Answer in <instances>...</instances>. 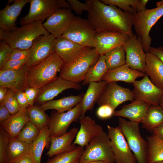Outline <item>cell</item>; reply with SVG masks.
Returning a JSON list of instances; mask_svg holds the SVG:
<instances>
[{
	"label": "cell",
	"mask_w": 163,
	"mask_h": 163,
	"mask_svg": "<svg viewBox=\"0 0 163 163\" xmlns=\"http://www.w3.org/2000/svg\"><path fill=\"white\" fill-rule=\"evenodd\" d=\"M90 5L87 19L96 33L119 32L133 36V15L117 6L107 5L98 0H87Z\"/></svg>",
	"instance_id": "obj_1"
},
{
	"label": "cell",
	"mask_w": 163,
	"mask_h": 163,
	"mask_svg": "<svg viewBox=\"0 0 163 163\" xmlns=\"http://www.w3.org/2000/svg\"><path fill=\"white\" fill-rule=\"evenodd\" d=\"M43 22L34 21L10 31L0 28V41H5L13 49H28L39 37L50 34L44 27Z\"/></svg>",
	"instance_id": "obj_2"
},
{
	"label": "cell",
	"mask_w": 163,
	"mask_h": 163,
	"mask_svg": "<svg viewBox=\"0 0 163 163\" xmlns=\"http://www.w3.org/2000/svg\"><path fill=\"white\" fill-rule=\"evenodd\" d=\"M65 63L55 52L40 63L29 67L26 78V87L41 88L55 80Z\"/></svg>",
	"instance_id": "obj_3"
},
{
	"label": "cell",
	"mask_w": 163,
	"mask_h": 163,
	"mask_svg": "<svg viewBox=\"0 0 163 163\" xmlns=\"http://www.w3.org/2000/svg\"><path fill=\"white\" fill-rule=\"evenodd\" d=\"M99 56L94 47H85L75 59L64 63L59 76L75 83L83 81L89 69L96 63Z\"/></svg>",
	"instance_id": "obj_4"
},
{
	"label": "cell",
	"mask_w": 163,
	"mask_h": 163,
	"mask_svg": "<svg viewBox=\"0 0 163 163\" xmlns=\"http://www.w3.org/2000/svg\"><path fill=\"white\" fill-rule=\"evenodd\" d=\"M119 126L137 163H150L148 142L141 134L138 122L118 118Z\"/></svg>",
	"instance_id": "obj_5"
},
{
	"label": "cell",
	"mask_w": 163,
	"mask_h": 163,
	"mask_svg": "<svg viewBox=\"0 0 163 163\" xmlns=\"http://www.w3.org/2000/svg\"><path fill=\"white\" fill-rule=\"evenodd\" d=\"M133 26L138 38L145 53L149 52L152 41L149 35L152 27L163 16V5L133 15Z\"/></svg>",
	"instance_id": "obj_6"
},
{
	"label": "cell",
	"mask_w": 163,
	"mask_h": 163,
	"mask_svg": "<svg viewBox=\"0 0 163 163\" xmlns=\"http://www.w3.org/2000/svg\"><path fill=\"white\" fill-rule=\"evenodd\" d=\"M100 161L115 163V159L108 133L104 131L92 140L85 147L80 159L81 163Z\"/></svg>",
	"instance_id": "obj_7"
},
{
	"label": "cell",
	"mask_w": 163,
	"mask_h": 163,
	"mask_svg": "<svg viewBox=\"0 0 163 163\" xmlns=\"http://www.w3.org/2000/svg\"><path fill=\"white\" fill-rule=\"evenodd\" d=\"M29 3L28 13L19 22L21 25L34 21H43L59 8H71L69 3L65 0H30Z\"/></svg>",
	"instance_id": "obj_8"
},
{
	"label": "cell",
	"mask_w": 163,
	"mask_h": 163,
	"mask_svg": "<svg viewBox=\"0 0 163 163\" xmlns=\"http://www.w3.org/2000/svg\"><path fill=\"white\" fill-rule=\"evenodd\" d=\"M96 33L87 19L75 16L67 31L62 36L83 46L93 47Z\"/></svg>",
	"instance_id": "obj_9"
},
{
	"label": "cell",
	"mask_w": 163,
	"mask_h": 163,
	"mask_svg": "<svg viewBox=\"0 0 163 163\" xmlns=\"http://www.w3.org/2000/svg\"><path fill=\"white\" fill-rule=\"evenodd\" d=\"M108 134L115 163H136L134 155L130 150L119 126L107 125Z\"/></svg>",
	"instance_id": "obj_10"
},
{
	"label": "cell",
	"mask_w": 163,
	"mask_h": 163,
	"mask_svg": "<svg viewBox=\"0 0 163 163\" xmlns=\"http://www.w3.org/2000/svg\"><path fill=\"white\" fill-rule=\"evenodd\" d=\"M82 108L81 102L70 110L59 113H53L49 124L50 137H58L67 132V129L73 122L80 119Z\"/></svg>",
	"instance_id": "obj_11"
},
{
	"label": "cell",
	"mask_w": 163,
	"mask_h": 163,
	"mask_svg": "<svg viewBox=\"0 0 163 163\" xmlns=\"http://www.w3.org/2000/svg\"><path fill=\"white\" fill-rule=\"evenodd\" d=\"M56 39L49 34L40 36L34 41L29 49V54L26 63L29 67L40 63L55 52Z\"/></svg>",
	"instance_id": "obj_12"
},
{
	"label": "cell",
	"mask_w": 163,
	"mask_h": 163,
	"mask_svg": "<svg viewBox=\"0 0 163 163\" xmlns=\"http://www.w3.org/2000/svg\"><path fill=\"white\" fill-rule=\"evenodd\" d=\"M132 91L134 100L140 101L151 105H159L163 94V90L154 85L145 74L140 80H136L133 83Z\"/></svg>",
	"instance_id": "obj_13"
},
{
	"label": "cell",
	"mask_w": 163,
	"mask_h": 163,
	"mask_svg": "<svg viewBox=\"0 0 163 163\" xmlns=\"http://www.w3.org/2000/svg\"><path fill=\"white\" fill-rule=\"evenodd\" d=\"M126 64L131 69L145 73L146 53L137 36L129 37L123 45Z\"/></svg>",
	"instance_id": "obj_14"
},
{
	"label": "cell",
	"mask_w": 163,
	"mask_h": 163,
	"mask_svg": "<svg viewBox=\"0 0 163 163\" xmlns=\"http://www.w3.org/2000/svg\"><path fill=\"white\" fill-rule=\"evenodd\" d=\"M75 16L69 8H60L49 17L43 25L50 34L57 38L68 29Z\"/></svg>",
	"instance_id": "obj_15"
},
{
	"label": "cell",
	"mask_w": 163,
	"mask_h": 163,
	"mask_svg": "<svg viewBox=\"0 0 163 163\" xmlns=\"http://www.w3.org/2000/svg\"><path fill=\"white\" fill-rule=\"evenodd\" d=\"M132 91L122 87L116 82L108 83L97 103L100 106L107 105L115 110L120 104L127 101L134 100Z\"/></svg>",
	"instance_id": "obj_16"
},
{
	"label": "cell",
	"mask_w": 163,
	"mask_h": 163,
	"mask_svg": "<svg viewBox=\"0 0 163 163\" xmlns=\"http://www.w3.org/2000/svg\"><path fill=\"white\" fill-rule=\"evenodd\" d=\"M81 88L82 86L79 83L66 80L60 76L58 77L55 80L40 88L35 102L41 104L52 100L66 90L73 89L78 90Z\"/></svg>",
	"instance_id": "obj_17"
},
{
	"label": "cell",
	"mask_w": 163,
	"mask_h": 163,
	"mask_svg": "<svg viewBox=\"0 0 163 163\" xmlns=\"http://www.w3.org/2000/svg\"><path fill=\"white\" fill-rule=\"evenodd\" d=\"M129 37L126 34L117 32L96 33L93 47L100 56L104 55L111 49L123 45Z\"/></svg>",
	"instance_id": "obj_18"
},
{
	"label": "cell",
	"mask_w": 163,
	"mask_h": 163,
	"mask_svg": "<svg viewBox=\"0 0 163 163\" xmlns=\"http://www.w3.org/2000/svg\"><path fill=\"white\" fill-rule=\"evenodd\" d=\"M29 68L26 64L18 69H0V87L16 92L24 91L26 87V76Z\"/></svg>",
	"instance_id": "obj_19"
},
{
	"label": "cell",
	"mask_w": 163,
	"mask_h": 163,
	"mask_svg": "<svg viewBox=\"0 0 163 163\" xmlns=\"http://www.w3.org/2000/svg\"><path fill=\"white\" fill-rule=\"evenodd\" d=\"M80 129L73 143L84 148L104 131L101 126L91 117L85 116L79 119Z\"/></svg>",
	"instance_id": "obj_20"
},
{
	"label": "cell",
	"mask_w": 163,
	"mask_h": 163,
	"mask_svg": "<svg viewBox=\"0 0 163 163\" xmlns=\"http://www.w3.org/2000/svg\"><path fill=\"white\" fill-rule=\"evenodd\" d=\"M13 3L11 5L9 0L3 9L0 11V28L4 31H10L15 29L16 22L24 6L30 0H11Z\"/></svg>",
	"instance_id": "obj_21"
},
{
	"label": "cell",
	"mask_w": 163,
	"mask_h": 163,
	"mask_svg": "<svg viewBox=\"0 0 163 163\" xmlns=\"http://www.w3.org/2000/svg\"><path fill=\"white\" fill-rule=\"evenodd\" d=\"M78 130L77 128L73 127L62 136L58 137H50V149L47 155L51 157L75 149L77 147L72 142Z\"/></svg>",
	"instance_id": "obj_22"
},
{
	"label": "cell",
	"mask_w": 163,
	"mask_h": 163,
	"mask_svg": "<svg viewBox=\"0 0 163 163\" xmlns=\"http://www.w3.org/2000/svg\"><path fill=\"white\" fill-rule=\"evenodd\" d=\"M151 105L144 102L134 100L131 103L122 107L120 110H115L113 116L126 118L130 121L141 123Z\"/></svg>",
	"instance_id": "obj_23"
},
{
	"label": "cell",
	"mask_w": 163,
	"mask_h": 163,
	"mask_svg": "<svg viewBox=\"0 0 163 163\" xmlns=\"http://www.w3.org/2000/svg\"><path fill=\"white\" fill-rule=\"evenodd\" d=\"M85 47L61 36L55 39V52L66 63L75 59Z\"/></svg>",
	"instance_id": "obj_24"
},
{
	"label": "cell",
	"mask_w": 163,
	"mask_h": 163,
	"mask_svg": "<svg viewBox=\"0 0 163 163\" xmlns=\"http://www.w3.org/2000/svg\"><path fill=\"white\" fill-rule=\"evenodd\" d=\"M145 73L130 68L126 64L115 69L108 70L102 80L107 83L123 82L133 83L139 77H143Z\"/></svg>",
	"instance_id": "obj_25"
},
{
	"label": "cell",
	"mask_w": 163,
	"mask_h": 163,
	"mask_svg": "<svg viewBox=\"0 0 163 163\" xmlns=\"http://www.w3.org/2000/svg\"><path fill=\"white\" fill-rule=\"evenodd\" d=\"M108 83L104 81L89 83L86 93L81 102L82 111L80 117L85 116L88 110H92L104 91Z\"/></svg>",
	"instance_id": "obj_26"
},
{
	"label": "cell",
	"mask_w": 163,
	"mask_h": 163,
	"mask_svg": "<svg viewBox=\"0 0 163 163\" xmlns=\"http://www.w3.org/2000/svg\"><path fill=\"white\" fill-rule=\"evenodd\" d=\"M145 54V73L154 85L163 90V63L151 52Z\"/></svg>",
	"instance_id": "obj_27"
},
{
	"label": "cell",
	"mask_w": 163,
	"mask_h": 163,
	"mask_svg": "<svg viewBox=\"0 0 163 163\" xmlns=\"http://www.w3.org/2000/svg\"><path fill=\"white\" fill-rule=\"evenodd\" d=\"M29 120L27 109H20L7 120L0 124L10 138H17L21 131Z\"/></svg>",
	"instance_id": "obj_28"
},
{
	"label": "cell",
	"mask_w": 163,
	"mask_h": 163,
	"mask_svg": "<svg viewBox=\"0 0 163 163\" xmlns=\"http://www.w3.org/2000/svg\"><path fill=\"white\" fill-rule=\"evenodd\" d=\"M49 127L48 125L41 129L37 137L30 145L29 155L32 163H41V157L44 149L50 146V137Z\"/></svg>",
	"instance_id": "obj_29"
},
{
	"label": "cell",
	"mask_w": 163,
	"mask_h": 163,
	"mask_svg": "<svg viewBox=\"0 0 163 163\" xmlns=\"http://www.w3.org/2000/svg\"><path fill=\"white\" fill-rule=\"evenodd\" d=\"M84 93L76 95H71L56 100H52L41 104L40 107L45 111L54 110L59 113L68 111L81 102Z\"/></svg>",
	"instance_id": "obj_30"
},
{
	"label": "cell",
	"mask_w": 163,
	"mask_h": 163,
	"mask_svg": "<svg viewBox=\"0 0 163 163\" xmlns=\"http://www.w3.org/2000/svg\"><path fill=\"white\" fill-rule=\"evenodd\" d=\"M30 145L17 138H10L6 151L8 163H17L23 157L29 155Z\"/></svg>",
	"instance_id": "obj_31"
},
{
	"label": "cell",
	"mask_w": 163,
	"mask_h": 163,
	"mask_svg": "<svg viewBox=\"0 0 163 163\" xmlns=\"http://www.w3.org/2000/svg\"><path fill=\"white\" fill-rule=\"evenodd\" d=\"M107 5L117 6L125 12L133 15L145 10L148 0H101Z\"/></svg>",
	"instance_id": "obj_32"
},
{
	"label": "cell",
	"mask_w": 163,
	"mask_h": 163,
	"mask_svg": "<svg viewBox=\"0 0 163 163\" xmlns=\"http://www.w3.org/2000/svg\"><path fill=\"white\" fill-rule=\"evenodd\" d=\"M142 127L152 133L163 123V109L159 105H151L143 120Z\"/></svg>",
	"instance_id": "obj_33"
},
{
	"label": "cell",
	"mask_w": 163,
	"mask_h": 163,
	"mask_svg": "<svg viewBox=\"0 0 163 163\" xmlns=\"http://www.w3.org/2000/svg\"><path fill=\"white\" fill-rule=\"evenodd\" d=\"M108 70L104 55L100 56L96 63L89 69L83 81L82 85H86L91 82L101 81L103 76Z\"/></svg>",
	"instance_id": "obj_34"
},
{
	"label": "cell",
	"mask_w": 163,
	"mask_h": 163,
	"mask_svg": "<svg viewBox=\"0 0 163 163\" xmlns=\"http://www.w3.org/2000/svg\"><path fill=\"white\" fill-rule=\"evenodd\" d=\"M104 56L108 70L115 69L126 64V54L123 45L111 49Z\"/></svg>",
	"instance_id": "obj_35"
},
{
	"label": "cell",
	"mask_w": 163,
	"mask_h": 163,
	"mask_svg": "<svg viewBox=\"0 0 163 163\" xmlns=\"http://www.w3.org/2000/svg\"><path fill=\"white\" fill-rule=\"evenodd\" d=\"M146 139L150 163L163 161V141L153 135L147 137Z\"/></svg>",
	"instance_id": "obj_36"
},
{
	"label": "cell",
	"mask_w": 163,
	"mask_h": 163,
	"mask_svg": "<svg viewBox=\"0 0 163 163\" xmlns=\"http://www.w3.org/2000/svg\"><path fill=\"white\" fill-rule=\"evenodd\" d=\"M27 112L29 120L40 130L49 125L50 118L40 106H29Z\"/></svg>",
	"instance_id": "obj_37"
},
{
	"label": "cell",
	"mask_w": 163,
	"mask_h": 163,
	"mask_svg": "<svg viewBox=\"0 0 163 163\" xmlns=\"http://www.w3.org/2000/svg\"><path fill=\"white\" fill-rule=\"evenodd\" d=\"M84 148L78 146L75 150L54 156L45 163H79Z\"/></svg>",
	"instance_id": "obj_38"
},
{
	"label": "cell",
	"mask_w": 163,
	"mask_h": 163,
	"mask_svg": "<svg viewBox=\"0 0 163 163\" xmlns=\"http://www.w3.org/2000/svg\"><path fill=\"white\" fill-rule=\"evenodd\" d=\"M40 130L29 120L21 131L17 138L23 142L30 144L37 137Z\"/></svg>",
	"instance_id": "obj_39"
},
{
	"label": "cell",
	"mask_w": 163,
	"mask_h": 163,
	"mask_svg": "<svg viewBox=\"0 0 163 163\" xmlns=\"http://www.w3.org/2000/svg\"><path fill=\"white\" fill-rule=\"evenodd\" d=\"M16 92L13 90L8 89L5 97L1 102L4 104L12 115L17 113L20 109L15 97Z\"/></svg>",
	"instance_id": "obj_40"
},
{
	"label": "cell",
	"mask_w": 163,
	"mask_h": 163,
	"mask_svg": "<svg viewBox=\"0 0 163 163\" xmlns=\"http://www.w3.org/2000/svg\"><path fill=\"white\" fill-rule=\"evenodd\" d=\"M10 138L0 126V163H8L7 156V149Z\"/></svg>",
	"instance_id": "obj_41"
},
{
	"label": "cell",
	"mask_w": 163,
	"mask_h": 163,
	"mask_svg": "<svg viewBox=\"0 0 163 163\" xmlns=\"http://www.w3.org/2000/svg\"><path fill=\"white\" fill-rule=\"evenodd\" d=\"M13 49L5 41L0 42V69L9 60Z\"/></svg>",
	"instance_id": "obj_42"
},
{
	"label": "cell",
	"mask_w": 163,
	"mask_h": 163,
	"mask_svg": "<svg viewBox=\"0 0 163 163\" xmlns=\"http://www.w3.org/2000/svg\"><path fill=\"white\" fill-rule=\"evenodd\" d=\"M71 10H73L77 14L81 15L84 11H88L90 9V5L87 0L85 3H82L77 0H67Z\"/></svg>",
	"instance_id": "obj_43"
},
{
	"label": "cell",
	"mask_w": 163,
	"mask_h": 163,
	"mask_svg": "<svg viewBox=\"0 0 163 163\" xmlns=\"http://www.w3.org/2000/svg\"><path fill=\"white\" fill-rule=\"evenodd\" d=\"M115 110L110 106L106 104L99 107L96 111V114L100 118L105 119L109 118L113 116Z\"/></svg>",
	"instance_id": "obj_44"
},
{
	"label": "cell",
	"mask_w": 163,
	"mask_h": 163,
	"mask_svg": "<svg viewBox=\"0 0 163 163\" xmlns=\"http://www.w3.org/2000/svg\"><path fill=\"white\" fill-rule=\"evenodd\" d=\"M28 58L18 60H8L0 69L4 70H16L20 69L26 64Z\"/></svg>",
	"instance_id": "obj_45"
},
{
	"label": "cell",
	"mask_w": 163,
	"mask_h": 163,
	"mask_svg": "<svg viewBox=\"0 0 163 163\" xmlns=\"http://www.w3.org/2000/svg\"><path fill=\"white\" fill-rule=\"evenodd\" d=\"M40 88L35 87H26L24 92L30 106H34V103L39 94Z\"/></svg>",
	"instance_id": "obj_46"
},
{
	"label": "cell",
	"mask_w": 163,
	"mask_h": 163,
	"mask_svg": "<svg viewBox=\"0 0 163 163\" xmlns=\"http://www.w3.org/2000/svg\"><path fill=\"white\" fill-rule=\"evenodd\" d=\"M29 54V49L23 50L18 48L13 49L9 60H18L28 58Z\"/></svg>",
	"instance_id": "obj_47"
},
{
	"label": "cell",
	"mask_w": 163,
	"mask_h": 163,
	"mask_svg": "<svg viewBox=\"0 0 163 163\" xmlns=\"http://www.w3.org/2000/svg\"><path fill=\"white\" fill-rule=\"evenodd\" d=\"M15 97L19 106L20 109L26 110L30 106L24 91L16 92Z\"/></svg>",
	"instance_id": "obj_48"
},
{
	"label": "cell",
	"mask_w": 163,
	"mask_h": 163,
	"mask_svg": "<svg viewBox=\"0 0 163 163\" xmlns=\"http://www.w3.org/2000/svg\"><path fill=\"white\" fill-rule=\"evenodd\" d=\"M12 115L4 104L0 103V124L8 120Z\"/></svg>",
	"instance_id": "obj_49"
},
{
	"label": "cell",
	"mask_w": 163,
	"mask_h": 163,
	"mask_svg": "<svg viewBox=\"0 0 163 163\" xmlns=\"http://www.w3.org/2000/svg\"><path fill=\"white\" fill-rule=\"evenodd\" d=\"M155 55L163 63V47H154L151 46L149 51Z\"/></svg>",
	"instance_id": "obj_50"
},
{
	"label": "cell",
	"mask_w": 163,
	"mask_h": 163,
	"mask_svg": "<svg viewBox=\"0 0 163 163\" xmlns=\"http://www.w3.org/2000/svg\"><path fill=\"white\" fill-rule=\"evenodd\" d=\"M154 135L163 141V123L155 129L152 133Z\"/></svg>",
	"instance_id": "obj_51"
},
{
	"label": "cell",
	"mask_w": 163,
	"mask_h": 163,
	"mask_svg": "<svg viewBox=\"0 0 163 163\" xmlns=\"http://www.w3.org/2000/svg\"><path fill=\"white\" fill-rule=\"evenodd\" d=\"M8 88L3 87H0V103H1L5 97Z\"/></svg>",
	"instance_id": "obj_52"
},
{
	"label": "cell",
	"mask_w": 163,
	"mask_h": 163,
	"mask_svg": "<svg viewBox=\"0 0 163 163\" xmlns=\"http://www.w3.org/2000/svg\"><path fill=\"white\" fill-rule=\"evenodd\" d=\"M17 163H32V162L29 155H28L22 158Z\"/></svg>",
	"instance_id": "obj_53"
},
{
	"label": "cell",
	"mask_w": 163,
	"mask_h": 163,
	"mask_svg": "<svg viewBox=\"0 0 163 163\" xmlns=\"http://www.w3.org/2000/svg\"><path fill=\"white\" fill-rule=\"evenodd\" d=\"M159 105L163 109V94L160 100Z\"/></svg>",
	"instance_id": "obj_54"
},
{
	"label": "cell",
	"mask_w": 163,
	"mask_h": 163,
	"mask_svg": "<svg viewBox=\"0 0 163 163\" xmlns=\"http://www.w3.org/2000/svg\"><path fill=\"white\" fill-rule=\"evenodd\" d=\"M162 5H163V0L161 1L157 2L156 3L157 7L159 6Z\"/></svg>",
	"instance_id": "obj_55"
},
{
	"label": "cell",
	"mask_w": 163,
	"mask_h": 163,
	"mask_svg": "<svg viewBox=\"0 0 163 163\" xmlns=\"http://www.w3.org/2000/svg\"><path fill=\"white\" fill-rule=\"evenodd\" d=\"M88 163H108L105 162L100 161H94L89 162Z\"/></svg>",
	"instance_id": "obj_56"
},
{
	"label": "cell",
	"mask_w": 163,
	"mask_h": 163,
	"mask_svg": "<svg viewBox=\"0 0 163 163\" xmlns=\"http://www.w3.org/2000/svg\"><path fill=\"white\" fill-rule=\"evenodd\" d=\"M163 163V161L160 162H158L157 163Z\"/></svg>",
	"instance_id": "obj_57"
},
{
	"label": "cell",
	"mask_w": 163,
	"mask_h": 163,
	"mask_svg": "<svg viewBox=\"0 0 163 163\" xmlns=\"http://www.w3.org/2000/svg\"></svg>",
	"instance_id": "obj_58"
},
{
	"label": "cell",
	"mask_w": 163,
	"mask_h": 163,
	"mask_svg": "<svg viewBox=\"0 0 163 163\" xmlns=\"http://www.w3.org/2000/svg\"><path fill=\"white\" fill-rule=\"evenodd\" d=\"M79 163H81L80 162H79Z\"/></svg>",
	"instance_id": "obj_59"
}]
</instances>
